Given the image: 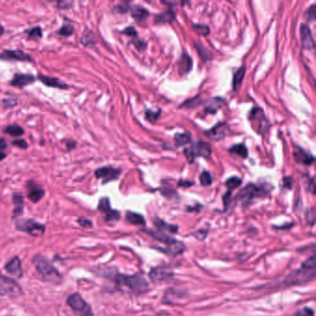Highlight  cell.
Here are the masks:
<instances>
[{"label":"cell","mask_w":316,"mask_h":316,"mask_svg":"<svg viewBox=\"0 0 316 316\" xmlns=\"http://www.w3.org/2000/svg\"><path fill=\"white\" fill-rule=\"evenodd\" d=\"M316 274L315 255L310 258L301 265V267L289 274L285 279V284L290 286H301L314 279Z\"/></svg>","instance_id":"cell-1"},{"label":"cell","mask_w":316,"mask_h":316,"mask_svg":"<svg viewBox=\"0 0 316 316\" xmlns=\"http://www.w3.org/2000/svg\"><path fill=\"white\" fill-rule=\"evenodd\" d=\"M33 263L37 273L40 275L44 281L53 285H59L62 282V276L47 259L44 258L41 255H36L33 259Z\"/></svg>","instance_id":"cell-2"},{"label":"cell","mask_w":316,"mask_h":316,"mask_svg":"<svg viewBox=\"0 0 316 316\" xmlns=\"http://www.w3.org/2000/svg\"><path fill=\"white\" fill-rule=\"evenodd\" d=\"M148 234L153 236L155 239L161 241L165 245L164 248H160L162 252L166 253L171 256H177L179 254H182L185 249L184 243L179 241L177 239L172 238V236L167 235L161 231H153V230H147Z\"/></svg>","instance_id":"cell-3"},{"label":"cell","mask_w":316,"mask_h":316,"mask_svg":"<svg viewBox=\"0 0 316 316\" xmlns=\"http://www.w3.org/2000/svg\"><path fill=\"white\" fill-rule=\"evenodd\" d=\"M113 279L118 285L128 287L134 293H144L149 289V283L144 277L138 275H116Z\"/></svg>","instance_id":"cell-4"},{"label":"cell","mask_w":316,"mask_h":316,"mask_svg":"<svg viewBox=\"0 0 316 316\" xmlns=\"http://www.w3.org/2000/svg\"><path fill=\"white\" fill-rule=\"evenodd\" d=\"M267 194L268 192L265 187L255 184H248L238 192L236 197V201H239L244 206H247L255 199L264 198Z\"/></svg>","instance_id":"cell-5"},{"label":"cell","mask_w":316,"mask_h":316,"mask_svg":"<svg viewBox=\"0 0 316 316\" xmlns=\"http://www.w3.org/2000/svg\"><path fill=\"white\" fill-rule=\"evenodd\" d=\"M23 294V289L17 282L0 273V296L17 298Z\"/></svg>","instance_id":"cell-6"},{"label":"cell","mask_w":316,"mask_h":316,"mask_svg":"<svg viewBox=\"0 0 316 316\" xmlns=\"http://www.w3.org/2000/svg\"><path fill=\"white\" fill-rule=\"evenodd\" d=\"M67 304L78 316H94L91 307L78 293L71 295L67 299Z\"/></svg>","instance_id":"cell-7"},{"label":"cell","mask_w":316,"mask_h":316,"mask_svg":"<svg viewBox=\"0 0 316 316\" xmlns=\"http://www.w3.org/2000/svg\"><path fill=\"white\" fill-rule=\"evenodd\" d=\"M16 228L20 231L28 233L29 235L34 236H40L44 235L46 227L45 225L39 224L31 219H22L18 220Z\"/></svg>","instance_id":"cell-8"},{"label":"cell","mask_w":316,"mask_h":316,"mask_svg":"<svg viewBox=\"0 0 316 316\" xmlns=\"http://www.w3.org/2000/svg\"><path fill=\"white\" fill-rule=\"evenodd\" d=\"M184 153L188 161L193 162L197 157L209 158L212 153V150L209 144L203 141H199L197 143L193 144L190 148L184 150Z\"/></svg>","instance_id":"cell-9"},{"label":"cell","mask_w":316,"mask_h":316,"mask_svg":"<svg viewBox=\"0 0 316 316\" xmlns=\"http://www.w3.org/2000/svg\"><path fill=\"white\" fill-rule=\"evenodd\" d=\"M121 170L115 169L113 167L105 166L98 168L95 171V175L98 179H102V184H107L111 181H115L120 177Z\"/></svg>","instance_id":"cell-10"},{"label":"cell","mask_w":316,"mask_h":316,"mask_svg":"<svg viewBox=\"0 0 316 316\" xmlns=\"http://www.w3.org/2000/svg\"><path fill=\"white\" fill-rule=\"evenodd\" d=\"M0 59L7 61H24V62H33V57L29 54L22 50H12L6 49L0 53Z\"/></svg>","instance_id":"cell-11"},{"label":"cell","mask_w":316,"mask_h":316,"mask_svg":"<svg viewBox=\"0 0 316 316\" xmlns=\"http://www.w3.org/2000/svg\"><path fill=\"white\" fill-rule=\"evenodd\" d=\"M249 120L251 121L254 127L257 125L256 131H258L259 133L265 131V122H266V119H265L264 110L261 108L255 107L251 109V111L249 113Z\"/></svg>","instance_id":"cell-12"},{"label":"cell","mask_w":316,"mask_h":316,"mask_svg":"<svg viewBox=\"0 0 316 316\" xmlns=\"http://www.w3.org/2000/svg\"><path fill=\"white\" fill-rule=\"evenodd\" d=\"M26 189L29 200L34 203H37L38 201H40L45 196V190L34 181H29L26 184Z\"/></svg>","instance_id":"cell-13"},{"label":"cell","mask_w":316,"mask_h":316,"mask_svg":"<svg viewBox=\"0 0 316 316\" xmlns=\"http://www.w3.org/2000/svg\"><path fill=\"white\" fill-rule=\"evenodd\" d=\"M227 131H228V125L225 122H219L212 129L206 131L205 134L210 139L214 141H219L226 137Z\"/></svg>","instance_id":"cell-14"},{"label":"cell","mask_w":316,"mask_h":316,"mask_svg":"<svg viewBox=\"0 0 316 316\" xmlns=\"http://www.w3.org/2000/svg\"><path fill=\"white\" fill-rule=\"evenodd\" d=\"M172 276V272L171 269L165 266H158L152 268L150 272V277L151 280L154 282H163L168 280Z\"/></svg>","instance_id":"cell-15"},{"label":"cell","mask_w":316,"mask_h":316,"mask_svg":"<svg viewBox=\"0 0 316 316\" xmlns=\"http://www.w3.org/2000/svg\"><path fill=\"white\" fill-rule=\"evenodd\" d=\"M300 40L303 48L313 49L314 48V40L310 27L307 24H302L300 26Z\"/></svg>","instance_id":"cell-16"},{"label":"cell","mask_w":316,"mask_h":316,"mask_svg":"<svg viewBox=\"0 0 316 316\" xmlns=\"http://www.w3.org/2000/svg\"><path fill=\"white\" fill-rule=\"evenodd\" d=\"M5 269L9 274L15 276L16 278H21L23 275L22 262L19 257H14L11 261H9L5 265Z\"/></svg>","instance_id":"cell-17"},{"label":"cell","mask_w":316,"mask_h":316,"mask_svg":"<svg viewBox=\"0 0 316 316\" xmlns=\"http://www.w3.org/2000/svg\"><path fill=\"white\" fill-rule=\"evenodd\" d=\"M35 82V77L33 75H23V74H15L12 81L11 85L18 88H23L24 86L34 84Z\"/></svg>","instance_id":"cell-18"},{"label":"cell","mask_w":316,"mask_h":316,"mask_svg":"<svg viewBox=\"0 0 316 316\" xmlns=\"http://www.w3.org/2000/svg\"><path fill=\"white\" fill-rule=\"evenodd\" d=\"M38 79L46 86L49 87H55V88H59V89H67L69 88V86L67 84L64 83L62 81L57 79L56 77H50V76H46V75H38Z\"/></svg>","instance_id":"cell-19"},{"label":"cell","mask_w":316,"mask_h":316,"mask_svg":"<svg viewBox=\"0 0 316 316\" xmlns=\"http://www.w3.org/2000/svg\"><path fill=\"white\" fill-rule=\"evenodd\" d=\"M293 154L296 161L301 164L310 165L314 161V157L304 150H302L301 148H297L294 150Z\"/></svg>","instance_id":"cell-20"},{"label":"cell","mask_w":316,"mask_h":316,"mask_svg":"<svg viewBox=\"0 0 316 316\" xmlns=\"http://www.w3.org/2000/svg\"><path fill=\"white\" fill-rule=\"evenodd\" d=\"M224 104V98H219V97L211 98V99H209L207 102H206V104H205L204 110H205L206 113H211V114L213 113V114H214V113L217 112V110H218Z\"/></svg>","instance_id":"cell-21"},{"label":"cell","mask_w":316,"mask_h":316,"mask_svg":"<svg viewBox=\"0 0 316 316\" xmlns=\"http://www.w3.org/2000/svg\"><path fill=\"white\" fill-rule=\"evenodd\" d=\"M192 65H193L192 58L187 54H185V53L183 54L178 64L180 75H184L188 74L192 69Z\"/></svg>","instance_id":"cell-22"},{"label":"cell","mask_w":316,"mask_h":316,"mask_svg":"<svg viewBox=\"0 0 316 316\" xmlns=\"http://www.w3.org/2000/svg\"><path fill=\"white\" fill-rule=\"evenodd\" d=\"M129 10L131 12V16L138 22H142L149 17V15H150L149 12L146 9H144L143 7L132 6L130 7Z\"/></svg>","instance_id":"cell-23"},{"label":"cell","mask_w":316,"mask_h":316,"mask_svg":"<svg viewBox=\"0 0 316 316\" xmlns=\"http://www.w3.org/2000/svg\"><path fill=\"white\" fill-rule=\"evenodd\" d=\"M153 223L155 224L156 227L161 232H168V233H175L177 231V226L173 224H167L166 222L162 221L161 219L154 218Z\"/></svg>","instance_id":"cell-24"},{"label":"cell","mask_w":316,"mask_h":316,"mask_svg":"<svg viewBox=\"0 0 316 316\" xmlns=\"http://www.w3.org/2000/svg\"><path fill=\"white\" fill-rule=\"evenodd\" d=\"M245 74H246V68L244 66H242L241 68H239L234 74V77H233V89H234V91L239 90L242 85V82L244 80Z\"/></svg>","instance_id":"cell-25"},{"label":"cell","mask_w":316,"mask_h":316,"mask_svg":"<svg viewBox=\"0 0 316 316\" xmlns=\"http://www.w3.org/2000/svg\"><path fill=\"white\" fill-rule=\"evenodd\" d=\"M175 18V14L172 11H167V12H162L160 14H157L154 18V22L156 24L159 23H171Z\"/></svg>","instance_id":"cell-26"},{"label":"cell","mask_w":316,"mask_h":316,"mask_svg":"<svg viewBox=\"0 0 316 316\" xmlns=\"http://www.w3.org/2000/svg\"><path fill=\"white\" fill-rule=\"evenodd\" d=\"M12 201H13V204L15 205L14 215L19 216V215H21L23 213V196L19 194V193H14L13 197H12Z\"/></svg>","instance_id":"cell-27"},{"label":"cell","mask_w":316,"mask_h":316,"mask_svg":"<svg viewBox=\"0 0 316 316\" xmlns=\"http://www.w3.org/2000/svg\"><path fill=\"white\" fill-rule=\"evenodd\" d=\"M127 220L134 225H145L146 221L141 214L133 212H127Z\"/></svg>","instance_id":"cell-28"},{"label":"cell","mask_w":316,"mask_h":316,"mask_svg":"<svg viewBox=\"0 0 316 316\" xmlns=\"http://www.w3.org/2000/svg\"><path fill=\"white\" fill-rule=\"evenodd\" d=\"M229 151L231 153L236 154V155L240 157V158H243V159H246L247 156H248L247 147L244 144H237V145L231 147Z\"/></svg>","instance_id":"cell-29"},{"label":"cell","mask_w":316,"mask_h":316,"mask_svg":"<svg viewBox=\"0 0 316 316\" xmlns=\"http://www.w3.org/2000/svg\"><path fill=\"white\" fill-rule=\"evenodd\" d=\"M81 42L85 46H95L97 43L95 35L93 34L92 31H90V30L85 31L84 35H82Z\"/></svg>","instance_id":"cell-30"},{"label":"cell","mask_w":316,"mask_h":316,"mask_svg":"<svg viewBox=\"0 0 316 316\" xmlns=\"http://www.w3.org/2000/svg\"><path fill=\"white\" fill-rule=\"evenodd\" d=\"M174 141L177 147L184 146L191 141V135L188 133H178L174 136Z\"/></svg>","instance_id":"cell-31"},{"label":"cell","mask_w":316,"mask_h":316,"mask_svg":"<svg viewBox=\"0 0 316 316\" xmlns=\"http://www.w3.org/2000/svg\"><path fill=\"white\" fill-rule=\"evenodd\" d=\"M26 34H27L28 40H38V39H41L43 36L42 28L40 26H36L34 28L29 29L28 31H26Z\"/></svg>","instance_id":"cell-32"},{"label":"cell","mask_w":316,"mask_h":316,"mask_svg":"<svg viewBox=\"0 0 316 316\" xmlns=\"http://www.w3.org/2000/svg\"><path fill=\"white\" fill-rule=\"evenodd\" d=\"M4 132L10 135V136H12V137H21L24 134V130L20 125L12 124V125H8L4 129Z\"/></svg>","instance_id":"cell-33"},{"label":"cell","mask_w":316,"mask_h":316,"mask_svg":"<svg viewBox=\"0 0 316 316\" xmlns=\"http://www.w3.org/2000/svg\"><path fill=\"white\" fill-rule=\"evenodd\" d=\"M201 102V96H196L195 98L187 99L186 101H184V103L180 106V108H184V109H194L197 106H199Z\"/></svg>","instance_id":"cell-34"},{"label":"cell","mask_w":316,"mask_h":316,"mask_svg":"<svg viewBox=\"0 0 316 316\" xmlns=\"http://www.w3.org/2000/svg\"><path fill=\"white\" fill-rule=\"evenodd\" d=\"M75 33V28L72 24L67 23V24H64L60 28L57 30V35H61V36H65V37H68L71 36Z\"/></svg>","instance_id":"cell-35"},{"label":"cell","mask_w":316,"mask_h":316,"mask_svg":"<svg viewBox=\"0 0 316 316\" xmlns=\"http://www.w3.org/2000/svg\"><path fill=\"white\" fill-rule=\"evenodd\" d=\"M241 184V179L236 177V176L231 177V178L228 179V180L225 182V185H226V187L228 188V192H231V193H232L233 190L237 188Z\"/></svg>","instance_id":"cell-36"},{"label":"cell","mask_w":316,"mask_h":316,"mask_svg":"<svg viewBox=\"0 0 316 316\" xmlns=\"http://www.w3.org/2000/svg\"><path fill=\"white\" fill-rule=\"evenodd\" d=\"M98 210L99 212H101L102 213H108L109 211L111 210L110 207V202H109V198H102L100 199V201L98 202Z\"/></svg>","instance_id":"cell-37"},{"label":"cell","mask_w":316,"mask_h":316,"mask_svg":"<svg viewBox=\"0 0 316 316\" xmlns=\"http://www.w3.org/2000/svg\"><path fill=\"white\" fill-rule=\"evenodd\" d=\"M316 17V8L315 5H311V6L305 12L304 18L307 21V23H311L315 21Z\"/></svg>","instance_id":"cell-38"},{"label":"cell","mask_w":316,"mask_h":316,"mask_svg":"<svg viewBox=\"0 0 316 316\" xmlns=\"http://www.w3.org/2000/svg\"><path fill=\"white\" fill-rule=\"evenodd\" d=\"M120 216H121V214L118 211H115V210L111 209L109 213L105 214V220L108 223H112V222L118 221L120 219Z\"/></svg>","instance_id":"cell-39"},{"label":"cell","mask_w":316,"mask_h":316,"mask_svg":"<svg viewBox=\"0 0 316 316\" xmlns=\"http://www.w3.org/2000/svg\"><path fill=\"white\" fill-rule=\"evenodd\" d=\"M200 180H201V184L204 185V186H208V185H210V184H212V183H213V178H212L211 173L209 172H206V171H204V172L201 173V176H200Z\"/></svg>","instance_id":"cell-40"},{"label":"cell","mask_w":316,"mask_h":316,"mask_svg":"<svg viewBox=\"0 0 316 316\" xmlns=\"http://www.w3.org/2000/svg\"><path fill=\"white\" fill-rule=\"evenodd\" d=\"M196 47H197L198 51L200 52L201 57H202L204 60H210V59H211V57H212L211 53H210L209 50H207L204 46H201V44H196Z\"/></svg>","instance_id":"cell-41"},{"label":"cell","mask_w":316,"mask_h":316,"mask_svg":"<svg viewBox=\"0 0 316 316\" xmlns=\"http://www.w3.org/2000/svg\"><path fill=\"white\" fill-rule=\"evenodd\" d=\"M194 28H195V31L199 34V35H209V33H210V29L206 25H200V24H198V25H194Z\"/></svg>","instance_id":"cell-42"},{"label":"cell","mask_w":316,"mask_h":316,"mask_svg":"<svg viewBox=\"0 0 316 316\" xmlns=\"http://www.w3.org/2000/svg\"><path fill=\"white\" fill-rule=\"evenodd\" d=\"M74 5V2L73 1H66V0H60V1H57V7L60 10H68L71 9L72 6Z\"/></svg>","instance_id":"cell-43"},{"label":"cell","mask_w":316,"mask_h":316,"mask_svg":"<svg viewBox=\"0 0 316 316\" xmlns=\"http://www.w3.org/2000/svg\"><path fill=\"white\" fill-rule=\"evenodd\" d=\"M12 144L13 146L19 147L20 149H23V150H25V149L28 148V144H27V142H26L25 140H23V139H16V140H13Z\"/></svg>","instance_id":"cell-44"},{"label":"cell","mask_w":316,"mask_h":316,"mask_svg":"<svg viewBox=\"0 0 316 316\" xmlns=\"http://www.w3.org/2000/svg\"><path fill=\"white\" fill-rule=\"evenodd\" d=\"M314 178L313 177H311V178L309 179L307 182H306V184H305V188L306 190L308 191V192H310L311 194H314Z\"/></svg>","instance_id":"cell-45"},{"label":"cell","mask_w":316,"mask_h":316,"mask_svg":"<svg viewBox=\"0 0 316 316\" xmlns=\"http://www.w3.org/2000/svg\"><path fill=\"white\" fill-rule=\"evenodd\" d=\"M122 34L128 35V36H131V37H137L138 36V32L136 31V29L134 28L133 26H129L127 27L122 31Z\"/></svg>","instance_id":"cell-46"},{"label":"cell","mask_w":316,"mask_h":316,"mask_svg":"<svg viewBox=\"0 0 316 316\" xmlns=\"http://www.w3.org/2000/svg\"><path fill=\"white\" fill-rule=\"evenodd\" d=\"M3 105L5 108H12L15 105H17V99L14 98H8L3 100Z\"/></svg>","instance_id":"cell-47"},{"label":"cell","mask_w":316,"mask_h":316,"mask_svg":"<svg viewBox=\"0 0 316 316\" xmlns=\"http://www.w3.org/2000/svg\"><path fill=\"white\" fill-rule=\"evenodd\" d=\"M296 316H313V310L305 307L303 310H299V312H297Z\"/></svg>","instance_id":"cell-48"},{"label":"cell","mask_w":316,"mask_h":316,"mask_svg":"<svg viewBox=\"0 0 316 316\" xmlns=\"http://www.w3.org/2000/svg\"><path fill=\"white\" fill-rule=\"evenodd\" d=\"M78 224H80L82 227H86H86H91L92 226V222L86 218H79Z\"/></svg>","instance_id":"cell-49"},{"label":"cell","mask_w":316,"mask_h":316,"mask_svg":"<svg viewBox=\"0 0 316 316\" xmlns=\"http://www.w3.org/2000/svg\"><path fill=\"white\" fill-rule=\"evenodd\" d=\"M129 9H130V7L127 6L125 3L115 7V11L117 12H119V13H125V12L129 11Z\"/></svg>","instance_id":"cell-50"},{"label":"cell","mask_w":316,"mask_h":316,"mask_svg":"<svg viewBox=\"0 0 316 316\" xmlns=\"http://www.w3.org/2000/svg\"><path fill=\"white\" fill-rule=\"evenodd\" d=\"M293 184V179L291 177H285L284 178V187L290 189L292 187Z\"/></svg>","instance_id":"cell-51"},{"label":"cell","mask_w":316,"mask_h":316,"mask_svg":"<svg viewBox=\"0 0 316 316\" xmlns=\"http://www.w3.org/2000/svg\"><path fill=\"white\" fill-rule=\"evenodd\" d=\"M7 148H8V143H7L6 139L0 138V151L6 150Z\"/></svg>","instance_id":"cell-52"},{"label":"cell","mask_w":316,"mask_h":316,"mask_svg":"<svg viewBox=\"0 0 316 316\" xmlns=\"http://www.w3.org/2000/svg\"><path fill=\"white\" fill-rule=\"evenodd\" d=\"M193 184H194V183H193V182H190V181H180L178 183L179 186H184V187L191 186Z\"/></svg>","instance_id":"cell-53"},{"label":"cell","mask_w":316,"mask_h":316,"mask_svg":"<svg viewBox=\"0 0 316 316\" xmlns=\"http://www.w3.org/2000/svg\"><path fill=\"white\" fill-rule=\"evenodd\" d=\"M75 147H76V142H75V141L69 140V141L67 142V150H74V149H75Z\"/></svg>","instance_id":"cell-54"},{"label":"cell","mask_w":316,"mask_h":316,"mask_svg":"<svg viewBox=\"0 0 316 316\" xmlns=\"http://www.w3.org/2000/svg\"><path fill=\"white\" fill-rule=\"evenodd\" d=\"M7 155L4 153V152H2V151H0V161H3L4 159H6Z\"/></svg>","instance_id":"cell-55"},{"label":"cell","mask_w":316,"mask_h":316,"mask_svg":"<svg viewBox=\"0 0 316 316\" xmlns=\"http://www.w3.org/2000/svg\"><path fill=\"white\" fill-rule=\"evenodd\" d=\"M4 34V28H3V26L0 24V36Z\"/></svg>","instance_id":"cell-56"}]
</instances>
